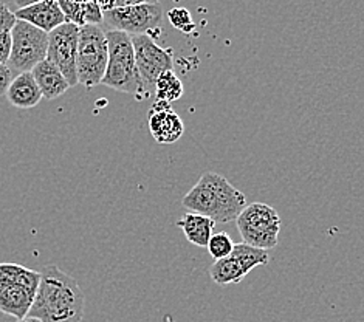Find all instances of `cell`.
Listing matches in <instances>:
<instances>
[{"instance_id":"cell-1","label":"cell","mask_w":364,"mask_h":322,"mask_svg":"<svg viewBox=\"0 0 364 322\" xmlns=\"http://www.w3.org/2000/svg\"><path fill=\"white\" fill-rule=\"evenodd\" d=\"M85 296L72 276L56 265L41 269V282L28 316L44 322H82Z\"/></svg>"},{"instance_id":"cell-2","label":"cell","mask_w":364,"mask_h":322,"mask_svg":"<svg viewBox=\"0 0 364 322\" xmlns=\"http://www.w3.org/2000/svg\"><path fill=\"white\" fill-rule=\"evenodd\" d=\"M181 205L189 213L210 217L215 223H230L244 211L247 197L219 173L206 172L183 197Z\"/></svg>"},{"instance_id":"cell-3","label":"cell","mask_w":364,"mask_h":322,"mask_svg":"<svg viewBox=\"0 0 364 322\" xmlns=\"http://www.w3.org/2000/svg\"><path fill=\"white\" fill-rule=\"evenodd\" d=\"M109 45V63L101 85L121 93L134 95L138 100L147 97L146 82L138 72L132 36L119 30L106 33Z\"/></svg>"},{"instance_id":"cell-4","label":"cell","mask_w":364,"mask_h":322,"mask_svg":"<svg viewBox=\"0 0 364 322\" xmlns=\"http://www.w3.org/2000/svg\"><path fill=\"white\" fill-rule=\"evenodd\" d=\"M109 63L107 36L100 25L80 27L76 73L77 82L87 89L101 84Z\"/></svg>"},{"instance_id":"cell-5","label":"cell","mask_w":364,"mask_h":322,"mask_svg":"<svg viewBox=\"0 0 364 322\" xmlns=\"http://www.w3.org/2000/svg\"><path fill=\"white\" fill-rule=\"evenodd\" d=\"M236 225L244 243L251 247L272 249L279 243L281 217L270 205L261 202L247 205L236 219Z\"/></svg>"},{"instance_id":"cell-6","label":"cell","mask_w":364,"mask_h":322,"mask_svg":"<svg viewBox=\"0 0 364 322\" xmlns=\"http://www.w3.org/2000/svg\"><path fill=\"white\" fill-rule=\"evenodd\" d=\"M163 8L160 4H141L131 6L112 8L104 13V23L110 30L124 31L131 36L147 34L157 39L161 34Z\"/></svg>"},{"instance_id":"cell-7","label":"cell","mask_w":364,"mask_h":322,"mask_svg":"<svg viewBox=\"0 0 364 322\" xmlns=\"http://www.w3.org/2000/svg\"><path fill=\"white\" fill-rule=\"evenodd\" d=\"M11 55L8 59V67L11 70L31 72L34 65L47 59L48 50V33L34 27V25L16 21L11 28Z\"/></svg>"},{"instance_id":"cell-8","label":"cell","mask_w":364,"mask_h":322,"mask_svg":"<svg viewBox=\"0 0 364 322\" xmlns=\"http://www.w3.org/2000/svg\"><path fill=\"white\" fill-rule=\"evenodd\" d=\"M268 262H270V256L267 249L255 248L244 242L234 243L230 256L214 260V264L210 267V276L218 285L227 286L242 282L251 269L259 265H267Z\"/></svg>"},{"instance_id":"cell-9","label":"cell","mask_w":364,"mask_h":322,"mask_svg":"<svg viewBox=\"0 0 364 322\" xmlns=\"http://www.w3.org/2000/svg\"><path fill=\"white\" fill-rule=\"evenodd\" d=\"M77 41H80V27L70 22H64L48 33L47 59L63 72L70 87L80 84L76 73Z\"/></svg>"},{"instance_id":"cell-10","label":"cell","mask_w":364,"mask_h":322,"mask_svg":"<svg viewBox=\"0 0 364 322\" xmlns=\"http://www.w3.org/2000/svg\"><path fill=\"white\" fill-rule=\"evenodd\" d=\"M135 60L146 85H154L157 77L169 70H174V51L160 47L155 39L147 34L132 36Z\"/></svg>"},{"instance_id":"cell-11","label":"cell","mask_w":364,"mask_h":322,"mask_svg":"<svg viewBox=\"0 0 364 322\" xmlns=\"http://www.w3.org/2000/svg\"><path fill=\"white\" fill-rule=\"evenodd\" d=\"M147 121H149V132L159 144L176 143L185 132L183 121L166 101H155Z\"/></svg>"},{"instance_id":"cell-12","label":"cell","mask_w":364,"mask_h":322,"mask_svg":"<svg viewBox=\"0 0 364 322\" xmlns=\"http://www.w3.org/2000/svg\"><path fill=\"white\" fill-rule=\"evenodd\" d=\"M14 14L17 21L28 22L46 33L53 31L59 25L65 22V16L63 10H60L58 0H44V2L30 6L17 8Z\"/></svg>"},{"instance_id":"cell-13","label":"cell","mask_w":364,"mask_h":322,"mask_svg":"<svg viewBox=\"0 0 364 322\" xmlns=\"http://www.w3.org/2000/svg\"><path fill=\"white\" fill-rule=\"evenodd\" d=\"M5 97L11 106L22 110L36 107L42 101L41 89L31 72H22L13 77Z\"/></svg>"},{"instance_id":"cell-14","label":"cell","mask_w":364,"mask_h":322,"mask_svg":"<svg viewBox=\"0 0 364 322\" xmlns=\"http://www.w3.org/2000/svg\"><path fill=\"white\" fill-rule=\"evenodd\" d=\"M34 80H36L42 98L53 101L58 100L59 97L70 89V84L65 80V76L63 75V72L51 63V60L46 59L39 63L38 65L33 67L31 70Z\"/></svg>"},{"instance_id":"cell-15","label":"cell","mask_w":364,"mask_h":322,"mask_svg":"<svg viewBox=\"0 0 364 322\" xmlns=\"http://www.w3.org/2000/svg\"><path fill=\"white\" fill-rule=\"evenodd\" d=\"M176 225L183 231L189 243H193V245L198 248H206L208 242H210L213 236L215 222L202 214L186 213L180 220H177Z\"/></svg>"},{"instance_id":"cell-16","label":"cell","mask_w":364,"mask_h":322,"mask_svg":"<svg viewBox=\"0 0 364 322\" xmlns=\"http://www.w3.org/2000/svg\"><path fill=\"white\" fill-rule=\"evenodd\" d=\"M41 282V272L36 269L25 268L19 264L2 262L0 264V291L8 289V286L19 285L28 290L31 294L36 296L38 286Z\"/></svg>"},{"instance_id":"cell-17","label":"cell","mask_w":364,"mask_h":322,"mask_svg":"<svg viewBox=\"0 0 364 322\" xmlns=\"http://www.w3.org/2000/svg\"><path fill=\"white\" fill-rule=\"evenodd\" d=\"M34 294L23 286L13 285L0 291V311L14 319H23L30 315Z\"/></svg>"},{"instance_id":"cell-18","label":"cell","mask_w":364,"mask_h":322,"mask_svg":"<svg viewBox=\"0 0 364 322\" xmlns=\"http://www.w3.org/2000/svg\"><path fill=\"white\" fill-rule=\"evenodd\" d=\"M154 85H155V98L159 101H166L169 104L178 101L185 93L183 82L180 81V77L174 73V70L161 73Z\"/></svg>"},{"instance_id":"cell-19","label":"cell","mask_w":364,"mask_h":322,"mask_svg":"<svg viewBox=\"0 0 364 322\" xmlns=\"http://www.w3.org/2000/svg\"><path fill=\"white\" fill-rule=\"evenodd\" d=\"M234 248V242L231 240V237L228 236L227 232H218L213 234L210 242H208V252L214 260L223 259L231 254V251Z\"/></svg>"},{"instance_id":"cell-20","label":"cell","mask_w":364,"mask_h":322,"mask_svg":"<svg viewBox=\"0 0 364 322\" xmlns=\"http://www.w3.org/2000/svg\"><path fill=\"white\" fill-rule=\"evenodd\" d=\"M168 19L172 27L183 33H191L196 28L193 17H191V13L186 8H174V10H171L168 13Z\"/></svg>"},{"instance_id":"cell-21","label":"cell","mask_w":364,"mask_h":322,"mask_svg":"<svg viewBox=\"0 0 364 322\" xmlns=\"http://www.w3.org/2000/svg\"><path fill=\"white\" fill-rule=\"evenodd\" d=\"M11 30H2L0 31V64H8V59L11 55Z\"/></svg>"},{"instance_id":"cell-22","label":"cell","mask_w":364,"mask_h":322,"mask_svg":"<svg viewBox=\"0 0 364 322\" xmlns=\"http://www.w3.org/2000/svg\"><path fill=\"white\" fill-rule=\"evenodd\" d=\"M16 14L8 8L6 4L0 2V31L11 30L16 23Z\"/></svg>"},{"instance_id":"cell-23","label":"cell","mask_w":364,"mask_h":322,"mask_svg":"<svg viewBox=\"0 0 364 322\" xmlns=\"http://www.w3.org/2000/svg\"><path fill=\"white\" fill-rule=\"evenodd\" d=\"M13 81V72L6 64H0V97L6 95L8 87H10Z\"/></svg>"},{"instance_id":"cell-24","label":"cell","mask_w":364,"mask_h":322,"mask_svg":"<svg viewBox=\"0 0 364 322\" xmlns=\"http://www.w3.org/2000/svg\"><path fill=\"white\" fill-rule=\"evenodd\" d=\"M141 4H159V0H114V8L141 5Z\"/></svg>"},{"instance_id":"cell-25","label":"cell","mask_w":364,"mask_h":322,"mask_svg":"<svg viewBox=\"0 0 364 322\" xmlns=\"http://www.w3.org/2000/svg\"><path fill=\"white\" fill-rule=\"evenodd\" d=\"M95 4L101 8L102 13H106L114 8V0H95Z\"/></svg>"},{"instance_id":"cell-26","label":"cell","mask_w":364,"mask_h":322,"mask_svg":"<svg viewBox=\"0 0 364 322\" xmlns=\"http://www.w3.org/2000/svg\"><path fill=\"white\" fill-rule=\"evenodd\" d=\"M39 2H44V0H14L17 8H25V6L34 5V4H39Z\"/></svg>"},{"instance_id":"cell-27","label":"cell","mask_w":364,"mask_h":322,"mask_svg":"<svg viewBox=\"0 0 364 322\" xmlns=\"http://www.w3.org/2000/svg\"><path fill=\"white\" fill-rule=\"evenodd\" d=\"M17 322H44V321H41L39 318H34V316H25L23 319H19Z\"/></svg>"},{"instance_id":"cell-28","label":"cell","mask_w":364,"mask_h":322,"mask_svg":"<svg viewBox=\"0 0 364 322\" xmlns=\"http://www.w3.org/2000/svg\"><path fill=\"white\" fill-rule=\"evenodd\" d=\"M76 4H87V2H92V0H75Z\"/></svg>"}]
</instances>
